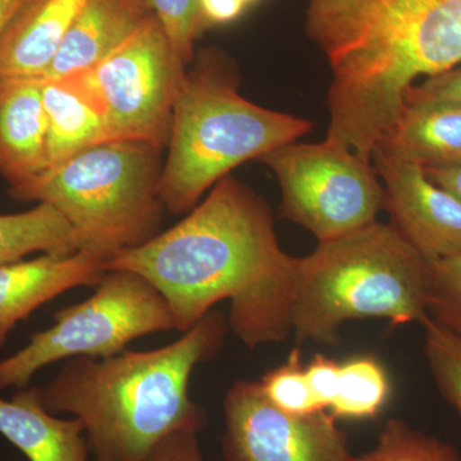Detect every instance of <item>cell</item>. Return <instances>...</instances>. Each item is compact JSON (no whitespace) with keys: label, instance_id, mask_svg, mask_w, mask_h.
<instances>
[{"label":"cell","instance_id":"17","mask_svg":"<svg viewBox=\"0 0 461 461\" xmlns=\"http://www.w3.org/2000/svg\"><path fill=\"white\" fill-rule=\"evenodd\" d=\"M0 435L29 461H89L83 424L48 411L42 387L20 388L12 399L0 395Z\"/></svg>","mask_w":461,"mask_h":461},{"label":"cell","instance_id":"14","mask_svg":"<svg viewBox=\"0 0 461 461\" xmlns=\"http://www.w3.org/2000/svg\"><path fill=\"white\" fill-rule=\"evenodd\" d=\"M375 151L421 168L460 163L461 103L406 91L402 111Z\"/></svg>","mask_w":461,"mask_h":461},{"label":"cell","instance_id":"20","mask_svg":"<svg viewBox=\"0 0 461 461\" xmlns=\"http://www.w3.org/2000/svg\"><path fill=\"white\" fill-rule=\"evenodd\" d=\"M390 393L386 369L375 357H351L341 363L338 396L329 411L336 420L375 418L386 405Z\"/></svg>","mask_w":461,"mask_h":461},{"label":"cell","instance_id":"13","mask_svg":"<svg viewBox=\"0 0 461 461\" xmlns=\"http://www.w3.org/2000/svg\"><path fill=\"white\" fill-rule=\"evenodd\" d=\"M47 138L41 78L0 77V177L9 189L47 169Z\"/></svg>","mask_w":461,"mask_h":461},{"label":"cell","instance_id":"29","mask_svg":"<svg viewBox=\"0 0 461 461\" xmlns=\"http://www.w3.org/2000/svg\"><path fill=\"white\" fill-rule=\"evenodd\" d=\"M247 8L242 0H199L200 14L205 26L223 25L238 20Z\"/></svg>","mask_w":461,"mask_h":461},{"label":"cell","instance_id":"19","mask_svg":"<svg viewBox=\"0 0 461 461\" xmlns=\"http://www.w3.org/2000/svg\"><path fill=\"white\" fill-rule=\"evenodd\" d=\"M75 240L59 212L36 204L21 213L0 214V264L32 254L75 253Z\"/></svg>","mask_w":461,"mask_h":461},{"label":"cell","instance_id":"7","mask_svg":"<svg viewBox=\"0 0 461 461\" xmlns=\"http://www.w3.org/2000/svg\"><path fill=\"white\" fill-rule=\"evenodd\" d=\"M17 353L0 360V393L25 388L45 366L75 357H109L142 336L176 330L162 294L144 276L126 269L105 272L93 295L53 315Z\"/></svg>","mask_w":461,"mask_h":461},{"label":"cell","instance_id":"2","mask_svg":"<svg viewBox=\"0 0 461 461\" xmlns=\"http://www.w3.org/2000/svg\"><path fill=\"white\" fill-rule=\"evenodd\" d=\"M306 32L332 71L326 140L368 162L414 81L461 65V0H311Z\"/></svg>","mask_w":461,"mask_h":461},{"label":"cell","instance_id":"16","mask_svg":"<svg viewBox=\"0 0 461 461\" xmlns=\"http://www.w3.org/2000/svg\"><path fill=\"white\" fill-rule=\"evenodd\" d=\"M85 3L25 0L0 35V77L41 78Z\"/></svg>","mask_w":461,"mask_h":461},{"label":"cell","instance_id":"22","mask_svg":"<svg viewBox=\"0 0 461 461\" xmlns=\"http://www.w3.org/2000/svg\"><path fill=\"white\" fill-rule=\"evenodd\" d=\"M424 329V355L442 397L461 418V338L427 317Z\"/></svg>","mask_w":461,"mask_h":461},{"label":"cell","instance_id":"25","mask_svg":"<svg viewBox=\"0 0 461 461\" xmlns=\"http://www.w3.org/2000/svg\"><path fill=\"white\" fill-rule=\"evenodd\" d=\"M154 14L165 27L173 50L185 66L194 57V45L204 30L199 0H150Z\"/></svg>","mask_w":461,"mask_h":461},{"label":"cell","instance_id":"27","mask_svg":"<svg viewBox=\"0 0 461 461\" xmlns=\"http://www.w3.org/2000/svg\"><path fill=\"white\" fill-rule=\"evenodd\" d=\"M144 461H204L199 432L180 429L165 437Z\"/></svg>","mask_w":461,"mask_h":461},{"label":"cell","instance_id":"28","mask_svg":"<svg viewBox=\"0 0 461 461\" xmlns=\"http://www.w3.org/2000/svg\"><path fill=\"white\" fill-rule=\"evenodd\" d=\"M409 90L417 95L461 103V65L444 74L429 77L423 84L412 85Z\"/></svg>","mask_w":461,"mask_h":461},{"label":"cell","instance_id":"3","mask_svg":"<svg viewBox=\"0 0 461 461\" xmlns=\"http://www.w3.org/2000/svg\"><path fill=\"white\" fill-rule=\"evenodd\" d=\"M229 327L213 309L162 348L67 359L42 387L45 408L81 421L93 461H144L176 430L204 429L206 412L189 395L190 378L217 355Z\"/></svg>","mask_w":461,"mask_h":461},{"label":"cell","instance_id":"9","mask_svg":"<svg viewBox=\"0 0 461 461\" xmlns=\"http://www.w3.org/2000/svg\"><path fill=\"white\" fill-rule=\"evenodd\" d=\"M186 66L157 16L102 62L78 74L98 99L109 141L168 147L173 107Z\"/></svg>","mask_w":461,"mask_h":461},{"label":"cell","instance_id":"32","mask_svg":"<svg viewBox=\"0 0 461 461\" xmlns=\"http://www.w3.org/2000/svg\"><path fill=\"white\" fill-rule=\"evenodd\" d=\"M242 2L245 3V5H253V3L259 2V0H242Z\"/></svg>","mask_w":461,"mask_h":461},{"label":"cell","instance_id":"8","mask_svg":"<svg viewBox=\"0 0 461 461\" xmlns=\"http://www.w3.org/2000/svg\"><path fill=\"white\" fill-rule=\"evenodd\" d=\"M280 182L284 217L332 241L377 222L384 189L373 162L324 140L291 142L260 158Z\"/></svg>","mask_w":461,"mask_h":461},{"label":"cell","instance_id":"30","mask_svg":"<svg viewBox=\"0 0 461 461\" xmlns=\"http://www.w3.org/2000/svg\"><path fill=\"white\" fill-rule=\"evenodd\" d=\"M423 171L435 184L450 191L461 200V162L448 166L426 167Z\"/></svg>","mask_w":461,"mask_h":461},{"label":"cell","instance_id":"26","mask_svg":"<svg viewBox=\"0 0 461 461\" xmlns=\"http://www.w3.org/2000/svg\"><path fill=\"white\" fill-rule=\"evenodd\" d=\"M341 363L323 354H315L305 366L306 378L321 408L329 411L338 396Z\"/></svg>","mask_w":461,"mask_h":461},{"label":"cell","instance_id":"12","mask_svg":"<svg viewBox=\"0 0 461 461\" xmlns=\"http://www.w3.org/2000/svg\"><path fill=\"white\" fill-rule=\"evenodd\" d=\"M105 272L103 260L81 251L0 264V348L36 309L72 288L95 287Z\"/></svg>","mask_w":461,"mask_h":461},{"label":"cell","instance_id":"15","mask_svg":"<svg viewBox=\"0 0 461 461\" xmlns=\"http://www.w3.org/2000/svg\"><path fill=\"white\" fill-rule=\"evenodd\" d=\"M153 16L150 0H86L41 78L57 80L93 68Z\"/></svg>","mask_w":461,"mask_h":461},{"label":"cell","instance_id":"11","mask_svg":"<svg viewBox=\"0 0 461 461\" xmlns=\"http://www.w3.org/2000/svg\"><path fill=\"white\" fill-rule=\"evenodd\" d=\"M391 224L429 262L461 253V200L435 184L420 166L375 151Z\"/></svg>","mask_w":461,"mask_h":461},{"label":"cell","instance_id":"24","mask_svg":"<svg viewBox=\"0 0 461 461\" xmlns=\"http://www.w3.org/2000/svg\"><path fill=\"white\" fill-rule=\"evenodd\" d=\"M429 317L461 338V253L429 262Z\"/></svg>","mask_w":461,"mask_h":461},{"label":"cell","instance_id":"18","mask_svg":"<svg viewBox=\"0 0 461 461\" xmlns=\"http://www.w3.org/2000/svg\"><path fill=\"white\" fill-rule=\"evenodd\" d=\"M41 91L48 120L47 169L109 141L103 109L80 75L41 78Z\"/></svg>","mask_w":461,"mask_h":461},{"label":"cell","instance_id":"21","mask_svg":"<svg viewBox=\"0 0 461 461\" xmlns=\"http://www.w3.org/2000/svg\"><path fill=\"white\" fill-rule=\"evenodd\" d=\"M350 461H461L453 445L411 429L400 420H388L378 444Z\"/></svg>","mask_w":461,"mask_h":461},{"label":"cell","instance_id":"23","mask_svg":"<svg viewBox=\"0 0 461 461\" xmlns=\"http://www.w3.org/2000/svg\"><path fill=\"white\" fill-rule=\"evenodd\" d=\"M259 386L269 402L287 414L308 415L324 411L309 386L300 348H294L286 362L266 373Z\"/></svg>","mask_w":461,"mask_h":461},{"label":"cell","instance_id":"1","mask_svg":"<svg viewBox=\"0 0 461 461\" xmlns=\"http://www.w3.org/2000/svg\"><path fill=\"white\" fill-rule=\"evenodd\" d=\"M144 276L186 332L230 300V329L250 348L284 341L291 330L294 258L280 247L272 212L227 176L171 229L105 263Z\"/></svg>","mask_w":461,"mask_h":461},{"label":"cell","instance_id":"31","mask_svg":"<svg viewBox=\"0 0 461 461\" xmlns=\"http://www.w3.org/2000/svg\"><path fill=\"white\" fill-rule=\"evenodd\" d=\"M25 0H0V35Z\"/></svg>","mask_w":461,"mask_h":461},{"label":"cell","instance_id":"6","mask_svg":"<svg viewBox=\"0 0 461 461\" xmlns=\"http://www.w3.org/2000/svg\"><path fill=\"white\" fill-rule=\"evenodd\" d=\"M313 123L242 98L224 72L202 63L182 78L173 107L159 194L167 211L189 213L233 168L299 140Z\"/></svg>","mask_w":461,"mask_h":461},{"label":"cell","instance_id":"4","mask_svg":"<svg viewBox=\"0 0 461 461\" xmlns=\"http://www.w3.org/2000/svg\"><path fill=\"white\" fill-rule=\"evenodd\" d=\"M429 262L391 223L375 222L294 258L291 330L299 344L338 345L348 321L421 323Z\"/></svg>","mask_w":461,"mask_h":461},{"label":"cell","instance_id":"5","mask_svg":"<svg viewBox=\"0 0 461 461\" xmlns=\"http://www.w3.org/2000/svg\"><path fill=\"white\" fill-rule=\"evenodd\" d=\"M162 149L107 141L9 189V195L53 206L68 223L76 251L107 263L162 232Z\"/></svg>","mask_w":461,"mask_h":461},{"label":"cell","instance_id":"10","mask_svg":"<svg viewBox=\"0 0 461 461\" xmlns=\"http://www.w3.org/2000/svg\"><path fill=\"white\" fill-rule=\"evenodd\" d=\"M226 461H350L348 439L327 411H281L259 382L236 381L223 400Z\"/></svg>","mask_w":461,"mask_h":461}]
</instances>
